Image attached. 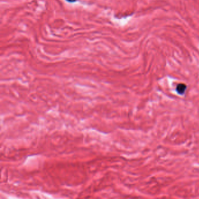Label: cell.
<instances>
[{"mask_svg":"<svg viewBox=\"0 0 199 199\" xmlns=\"http://www.w3.org/2000/svg\"><path fill=\"white\" fill-rule=\"evenodd\" d=\"M65 1L68 2H70V3H73V2H76L77 0H65Z\"/></svg>","mask_w":199,"mask_h":199,"instance_id":"cell-2","label":"cell"},{"mask_svg":"<svg viewBox=\"0 0 199 199\" xmlns=\"http://www.w3.org/2000/svg\"><path fill=\"white\" fill-rule=\"evenodd\" d=\"M187 86L184 84H179L176 86V91L180 95H183L186 91Z\"/></svg>","mask_w":199,"mask_h":199,"instance_id":"cell-1","label":"cell"}]
</instances>
